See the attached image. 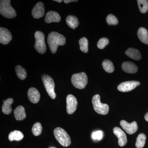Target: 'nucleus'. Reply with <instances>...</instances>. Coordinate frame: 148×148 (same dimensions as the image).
<instances>
[{"label":"nucleus","instance_id":"dca6fc26","mask_svg":"<svg viewBox=\"0 0 148 148\" xmlns=\"http://www.w3.org/2000/svg\"><path fill=\"white\" fill-rule=\"evenodd\" d=\"M121 68L125 72L128 73H135L138 71V67L135 64L130 61H126L123 63Z\"/></svg>","mask_w":148,"mask_h":148},{"label":"nucleus","instance_id":"2eb2a0df","mask_svg":"<svg viewBox=\"0 0 148 148\" xmlns=\"http://www.w3.org/2000/svg\"><path fill=\"white\" fill-rule=\"evenodd\" d=\"M61 20V17L59 14L52 11L48 12L45 19V22L48 24L52 22H59Z\"/></svg>","mask_w":148,"mask_h":148},{"label":"nucleus","instance_id":"39448f33","mask_svg":"<svg viewBox=\"0 0 148 148\" xmlns=\"http://www.w3.org/2000/svg\"><path fill=\"white\" fill-rule=\"evenodd\" d=\"M42 79L48 94L51 99H55L56 95L54 90L55 84L53 79L49 76L44 74L42 76Z\"/></svg>","mask_w":148,"mask_h":148},{"label":"nucleus","instance_id":"20e7f679","mask_svg":"<svg viewBox=\"0 0 148 148\" xmlns=\"http://www.w3.org/2000/svg\"><path fill=\"white\" fill-rule=\"evenodd\" d=\"M72 84L78 89H82L86 86L88 83V77L84 72L74 74L71 78Z\"/></svg>","mask_w":148,"mask_h":148},{"label":"nucleus","instance_id":"473e14b6","mask_svg":"<svg viewBox=\"0 0 148 148\" xmlns=\"http://www.w3.org/2000/svg\"><path fill=\"white\" fill-rule=\"evenodd\" d=\"M145 119L146 121L148 122V112L145 115Z\"/></svg>","mask_w":148,"mask_h":148},{"label":"nucleus","instance_id":"c756f323","mask_svg":"<svg viewBox=\"0 0 148 148\" xmlns=\"http://www.w3.org/2000/svg\"><path fill=\"white\" fill-rule=\"evenodd\" d=\"M109 43V40L108 38H102L98 41L97 46L100 49H103Z\"/></svg>","mask_w":148,"mask_h":148},{"label":"nucleus","instance_id":"1a4fd4ad","mask_svg":"<svg viewBox=\"0 0 148 148\" xmlns=\"http://www.w3.org/2000/svg\"><path fill=\"white\" fill-rule=\"evenodd\" d=\"M66 109L69 114H72L75 112L77 106V101L76 98L71 94L68 95L66 98Z\"/></svg>","mask_w":148,"mask_h":148},{"label":"nucleus","instance_id":"6e6552de","mask_svg":"<svg viewBox=\"0 0 148 148\" xmlns=\"http://www.w3.org/2000/svg\"><path fill=\"white\" fill-rule=\"evenodd\" d=\"M140 82L136 81H130L121 83L118 86V89L121 92H127L131 91L140 85Z\"/></svg>","mask_w":148,"mask_h":148},{"label":"nucleus","instance_id":"7c9ffc66","mask_svg":"<svg viewBox=\"0 0 148 148\" xmlns=\"http://www.w3.org/2000/svg\"><path fill=\"white\" fill-rule=\"evenodd\" d=\"M91 136L93 140H100L103 138V133L101 130H97L92 132Z\"/></svg>","mask_w":148,"mask_h":148},{"label":"nucleus","instance_id":"aec40b11","mask_svg":"<svg viewBox=\"0 0 148 148\" xmlns=\"http://www.w3.org/2000/svg\"><path fill=\"white\" fill-rule=\"evenodd\" d=\"M138 36L142 42L148 45V32L147 29L143 27L140 28L138 31Z\"/></svg>","mask_w":148,"mask_h":148},{"label":"nucleus","instance_id":"9d476101","mask_svg":"<svg viewBox=\"0 0 148 148\" xmlns=\"http://www.w3.org/2000/svg\"><path fill=\"white\" fill-rule=\"evenodd\" d=\"M120 125L125 132L130 135L134 134L138 130V124L136 121L128 123L125 121L122 120L120 122Z\"/></svg>","mask_w":148,"mask_h":148},{"label":"nucleus","instance_id":"4468645a","mask_svg":"<svg viewBox=\"0 0 148 148\" xmlns=\"http://www.w3.org/2000/svg\"><path fill=\"white\" fill-rule=\"evenodd\" d=\"M28 97L30 102L36 104L39 101L40 94L36 88L32 87L28 90Z\"/></svg>","mask_w":148,"mask_h":148},{"label":"nucleus","instance_id":"72a5a7b5","mask_svg":"<svg viewBox=\"0 0 148 148\" xmlns=\"http://www.w3.org/2000/svg\"><path fill=\"white\" fill-rule=\"evenodd\" d=\"M54 1L57 2L58 3H61L63 1L62 0H53Z\"/></svg>","mask_w":148,"mask_h":148},{"label":"nucleus","instance_id":"5701e85b","mask_svg":"<svg viewBox=\"0 0 148 148\" xmlns=\"http://www.w3.org/2000/svg\"><path fill=\"white\" fill-rule=\"evenodd\" d=\"M15 69L16 75L18 78L21 80H24L27 77V71L22 66L18 65L16 66Z\"/></svg>","mask_w":148,"mask_h":148},{"label":"nucleus","instance_id":"a878e982","mask_svg":"<svg viewBox=\"0 0 148 148\" xmlns=\"http://www.w3.org/2000/svg\"><path fill=\"white\" fill-rule=\"evenodd\" d=\"M79 42L80 50L84 53H87L88 50V42L87 39L85 37H83L79 40Z\"/></svg>","mask_w":148,"mask_h":148},{"label":"nucleus","instance_id":"f03ea898","mask_svg":"<svg viewBox=\"0 0 148 148\" xmlns=\"http://www.w3.org/2000/svg\"><path fill=\"white\" fill-rule=\"evenodd\" d=\"M53 134L59 144L64 147L70 146L71 143V138L68 133L63 128L57 127L54 130Z\"/></svg>","mask_w":148,"mask_h":148},{"label":"nucleus","instance_id":"2f4dec72","mask_svg":"<svg viewBox=\"0 0 148 148\" xmlns=\"http://www.w3.org/2000/svg\"><path fill=\"white\" fill-rule=\"evenodd\" d=\"M78 1H75V0H64V2L65 3H69L73 2H77Z\"/></svg>","mask_w":148,"mask_h":148},{"label":"nucleus","instance_id":"7ed1b4c3","mask_svg":"<svg viewBox=\"0 0 148 148\" xmlns=\"http://www.w3.org/2000/svg\"><path fill=\"white\" fill-rule=\"evenodd\" d=\"M10 0L0 1V13L5 18H13L16 16V11L12 7Z\"/></svg>","mask_w":148,"mask_h":148},{"label":"nucleus","instance_id":"9b49d317","mask_svg":"<svg viewBox=\"0 0 148 148\" xmlns=\"http://www.w3.org/2000/svg\"><path fill=\"white\" fill-rule=\"evenodd\" d=\"M45 13L44 5L41 2L37 3L32 10V16L35 18L38 19L43 17Z\"/></svg>","mask_w":148,"mask_h":148},{"label":"nucleus","instance_id":"cd10ccee","mask_svg":"<svg viewBox=\"0 0 148 148\" xmlns=\"http://www.w3.org/2000/svg\"><path fill=\"white\" fill-rule=\"evenodd\" d=\"M42 126L39 122L36 123L32 127V132L35 136H38L41 134Z\"/></svg>","mask_w":148,"mask_h":148},{"label":"nucleus","instance_id":"6ab92c4d","mask_svg":"<svg viewBox=\"0 0 148 148\" xmlns=\"http://www.w3.org/2000/svg\"><path fill=\"white\" fill-rule=\"evenodd\" d=\"M3 101V104L2 108V111L5 114H10L12 112L11 105L13 103L14 100L12 98H10Z\"/></svg>","mask_w":148,"mask_h":148},{"label":"nucleus","instance_id":"a211bd4d","mask_svg":"<svg viewBox=\"0 0 148 148\" xmlns=\"http://www.w3.org/2000/svg\"><path fill=\"white\" fill-rule=\"evenodd\" d=\"M125 54L130 58L136 61H139L142 58V55L139 51L136 49L130 48L125 51Z\"/></svg>","mask_w":148,"mask_h":148},{"label":"nucleus","instance_id":"4be33fe9","mask_svg":"<svg viewBox=\"0 0 148 148\" xmlns=\"http://www.w3.org/2000/svg\"><path fill=\"white\" fill-rule=\"evenodd\" d=\"M24 135L21 131L18 130H14L10 133L8 136V139L10 141H13L14 140L19 141L24 138Z\"/></svg>","mask_w":148,"mask_h":148},{"label":"nucleus","instance_id":"f257e3e1","mask_svg":"<svg viewBox=\"0 0 148 148\" xmlns=\"http://www.w3.org/2000/svg\"><path fill=\"white\" fill-rule=\"evenodd\" d=\"M47 43L51 53H55L59 46H63L66 44V38L57 32H52L48 36Z\"/></svg>","mask_w":148,"mask_h":148},{"label":"nucleus","instance_id":"bb28decb","mask_svg":"<svg viewBox=\"0 0 148 148\" xmlns=\"http://www.w3.org/2000/svg\"><path fill=\"white\" fill-rule=\"evenodd\" d=\"M138 7L140 12L145 13L148 10V1L147 0H138Z\"/></svg>","mask_w":148,"mask_h":148},{"label":"nucleus","instance_id":"f8f14e48","mask_svg":"<svg viewBox=\"0 0 148 148\" xmlns=\"http://www.w3.org/2000/svg\"><path fill=\"white\" fill-rule=\"evenodd\" d=\"M113 132L118 139L119 145L121 147L125 145L127 143V139L124 131L119 127H116L114 128Z\"/></svg>","mask_w":148,"mask_h":148},{"label":"nucleus","instance_id":"0eeeda50","mask_svg":"<svg viewBox=\"0 0 148 148\" xmlns=\"http://www.w3.org/2000/svg\"><path fill=\"white\" fill-rule=\"evenodd\" d=\"M36 39L35 48L38 53L41 54L45 53L47 50V46L45 43V36L40 31H37L35 33Z\"/></svg>","mask_w":148,"mask_h":148},{"label":"nucleus","instance_id":"c85d7f7f","mask_svg":"<svg viewBox=\"0 0 148 148\" xmlns=\"http://www.w3.org/2000/svg\"><path fill=\"white\" fill-rule=\"evenodd\" d=\"M106 21L109 25H116L118 23L117 18L112 14L108 15L106 18Z\"/></svg>","mask_w":148,"mask_h":148},{"label":"nucleus","instance_id":"412c9836","mask_svg":"<svg viewBox=\"0 0 148 148\" xmlns=\"http://www.w3.org/2000/svg\"><path fill=\"white\" fill-rule=\"evenodd\" d=\"M66 23L70 28L75 29L79 24L78 19L75 16L69 15L66 17Z\"/></svg>","mask_w":148,"mask_h":148},{"label":"nucleus","instance_id":"393cba45","mask_svg":"<svg viewBox=\"0 0 148 148\" xmlns=\"http://www.w3.org/2000/svg\"><path fill=\"white\" fill-rule=\"evenodd\" d=\"M102 66L103 69L108 73H112L114 71V67L113 64L110 60L106 59L103 61Z\"/></svg>","mask_w":148,"mask_h":148},{"label":"nucleus","instance_id":"f3484780","mask_svg":"<svg viewBox=\"0 0 148 148\" xmlns=\"http://www.w3.org/2000/svg\"><path fill=\"white\" fill-rule=\"evenodd\" d=\"M14 117L17 121H22L26 117L25 108L22 106H18L14 111Z\"/></svg>","mask_w":148,"mask_h":148},{"label":"nucleus","instance_id":"f704fd0d","mask_svg":"<svg viewBox=\"0 0 148 148\" xmlns=\"http://www.w3.org/2000/svg\"></svg>","mask_w":148,"mask_h":148},{"label":"nucleus","instance_id":"423d86ee","mask_svg":"<svg viewBox=\"0 0 148 148\" xmlns=\"http://www.w3.org/2000/svg\"><path fill=\"white\" fill-rule=\"evenodd\" d=\"M100 98V95L98 94L93 96L92 100L93 109L98 114L102 115L107 114L108 113L109 110L108 105L101 103Z\"/></svg>","mask_w":148,"mask_h":148},{"label":"nucleus","instance_id":"ddd939ff","mask_svg":"<svg viewBox=\"0 0 148 148\" xmlns=\"http://www.w3.org/2000/svg\"><path fill=\"white\" fill-rule=\"evenodd\" d=\"M12 40L10 32L5 28H0V42L3 45H7Z\"/></svg>","mask_w":148,"mask_h":148},{"label":"nucleus","instance_id":"b1692460","mask_svg":"<svg viewBox=\"0 0 148 148\" xmlns=\"http://www.w3.org/2000/svg\"><path fill=\"white\" fill-rule=\"evenodd\" d=\"M146 135L144 133H140L138 135V138L136 140V146L137 148H143L144 147L146 143Z\"/></svg>","mask_w":148,"mask_h":148}]
</instances>
